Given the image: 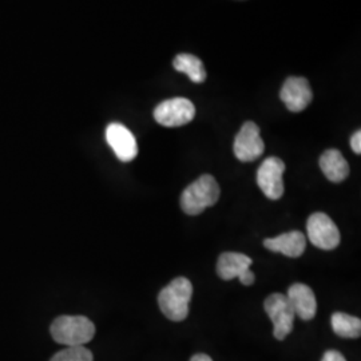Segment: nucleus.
Instances as JSON below:
<instances>
[{"label": "nucleus", "mask_w": 361, "mask_h": 361, "mask_svg": "<svg viewBox=\"0 0 361 361\" xmlns=\"http://www.w3.org/2000/svg\"><path fill=\"white\" fill-rule=\"evenodd\" d=\"M193 296V285L178 277L164 288L158 296V304L162 313L171 322H183L189 314V302Z\"/></svg>", "instance_id": "nucleus-1"}, {"label": "nucleus", "mask_w": 361, "mask_h": 361, "mask_svg": "<svg viewBox=\"0 0 361 361\" xmlns=\"http://www.w3.org/2000/svg\"><path fill=\"white\" fill-rule=\"evenodd\" d=\"M219 193V183L213 176H201L183 190L180 195V207L189 216H198L207 207L217 204Z\"/></svg>", "instance_id": "nucleus-2"}, {"label": "nucleus", "mask_w": 361, "mask_h": 361, "mask_svg": "<svg viewBox=\"0 0 361 361\" xmlns=\"http://www.w3.org/2000/svg\"><path fill=\"white\" fill-rule=\"evenodd\" d=\"M52 338L67 347L87 344L95 335V325L85 316H61L51 324Z\"/></svg>", "instance_id": "nucleus-3"}, {"label": "nucleus", "mask_w": 361, "mask_h": 361, "mask_svg": "<svg viewBox=\"0 0 361 361\" xmlns=\"http://www.w3.org/2000/svg\"><path fill=\"white\" fill-rule=\"evenodd\" d=\"M264 308L273 323V335L277 340H285L293 331L296 316L288 297L281 293H273L265 300Z\"/></svg>", "instance_id": "nucleus-4"}, {"label": "nucleus", "mask_w": 361, "mask_h": 361, "mask_svg": "<svg viewBox=\"0 0 361 361\" xmlns=\"http://www.w3.org/2000/svg\"><path fill=\"white\" fill-rule=\"evenodd\" d=\"M195 116V106L186 98H173L158 104L154 119L165 128H178L192 122Z\"/></svg>", "instance_id": "nucleus-5"}, {"label": "nucleus", "mask_w": 361, "mask_h": 361, "mask_svg": "<svg viewBox=\"0 0 361 361\" xmlns=\"http://www.w3.org/2000/svg\"><path fill=\"white\" fill-rule=\"evenodd\" d=\"M310 243L323 250H334L340 244L341 235L335 222L325 213H313L307 222Z\"/></svg>", "instance_id": "nucleus-6"}, {"label": "nucleus", "mask_w": 361, "mask_h": 361, "mask_svg": "<svg viewBox=\"0 0 361 361\" xmlns=\"http://www.w3.org/2000/svg\"><path fill=\"white\" fill-rule=\"evenodd\" d=\"M285 164L277 157L267 158L257 171L258 188L269 200H280L284 194Z\"/></svg>", "instance_id": "nucleus-7"}, {"label": "nucleus", "mask_w": 361, "mask_h": 361, "mask_svg": "<svg viewBox=\"0 0 361 361\" xmlns=\"http://www.w3.org/2000/svg\"><path fill=\"white\" fill-rule=\"evenodd\" d=\"M265 145L255 122H245L234 140V155L241 162H253L264 154Z\"/></svg>", "instance_id": "nucleus-8"}, {"label": "nucleus", "mask_w": 361, "mask_h": 361, "mask_svg": "<svg viewBox=\"0 0 361 361\" xmlns=\"http://www.w3.org/2000/svg\"><path fill=\"white\" fill-rule=\"evenodd\" d=\"M280 98L286 109L292 113H300L305 110L313 99V92L308 79L301 77L288 78L280 91Z\"/></svg>", "instance_id": "nucleus-9"}, {"label": "nucleus", "mask_w": 361, "mask_h": 361, "mask_svg": "<svg viewBox=\"0 0 361 361\" xmlns=\"http://www.w3.org/2000/svg\"><path fill=\"white\" fill-rule=\"evenodd\" d=\"M106 141L122 162H131L138 155L134 134L122 123H110L106 129Z\"/></svg>", "instance_id": "nucleus-10"}, {"label": "nucleus", "mask_w": 361, "mask_h": 361, "mask_svg": "<svg viewBox=\"0 0 361 361\" xmlns=\"http://www.w3.org/2000/svg\"><path fill=\"white\" fill-rule=\"evenodd\" d=\"M288 300L293 308L295 314L304 322H310L316 316L317 301L313 290L308 285L293 284L288 290Z\"/></svg>", "instance_id": "nucleus-11"}, {"label": "nucleus", "mask_w": 361, "mask_h": 361, "mask_svg": "<svg viewBox=\"0 0 361 361\" xmlns=\"http://www.w3.org/2000/svg\"><path fill=\"white\" fill-rule=\"evenodd\" d=\"M264 246L276 253H281L286 257L297 258L302 256L307 247V237L298 231L284 233L274 238H267Z\"/></svg>", "instance_id": "nucleus-12"}, {"label": "nucleus", "mask_w": 361, "mask_h": 361, "mask_svg": "<svg viewBox=\"0 0 361 361\" xmlns=\"http://www.w3.org/2000/svg\"><path fill=\"white\" fill-rule=\"evenodd\" d=\"M252 262V258L243 253L226 252L219 256L217 273L225 281H231L233 279H240V281H243L246 274L250 271Z\"/></svg>", "instance_id": "nucleus-13"}, {"label": "nucleus", "mask_w": 361, "mask_h": 361, "mask_svg": "<svg viewBox=\"0 0 361 361\" xmlns=\"http://www.w3.org/2000/svg\"><path fill=\"white\" fill-rule=\"evenodd\" d=\"M320 168L331 182L340 183L348 178V162L337 149H329L324 152V154L320 157Z\"/></svg>", "instance_id": "nucleus-14"}, {"label": "nucleus", "mask_w": 361, "mask_h": 361, "mask_svg": "<svg viewBox=\"0 0 361 361\" xmlns=\"http://www.w3.org/2000/svg\"><path fill=\"white\" fill-rule=\"evenodd\" d=\"M173 67L182 74H186L194 83H202L207 80V71L201 59L192 54H180L173 61Z\"/></svg>", "instance_id": "nucleus-15"}, {"label": "nucleus", "mask_w": 361, "mask_h": 361, "mask_svg": "<svg viewBox=\"0 0 361 361\" xmlns=\"http://www.w3.org/2000/svg\"><path fill=\"white\" fill-rule=\"evenodd\" d=\"M336 335L345 338H359L361 336V320L343 312H336L331 319Z\"/></svg>", "instance_id": "nucleus-16"}, {"label": "nucleus", "mask_w": 361, "mask_h": 361, "mask_svg": "<svg viewBox=\"0 0 361 361\" xmlns=\"http://www.w3.org/2000/svg\"><path fill=\"white\" fill-rule=\"evenodd\" d=\"M50 361H92V353L91 350L80 347H67V348L58 352L52 356Z\"/></svg>", "instance_id": "nucleus-17"}, {"label": "nucleus", "mask_w": 361, "mask_h": 361, "mask_svg": "<svg viewBox=\"0 0 361 361\" xmlns=\"http://www.w3.org/2000/svg\"><path fill=\"white\" fill-rule=\"evenodd\" d=\"M350 147L352 150L356 153V154H360L361 153V131L357 130L352 138H350Z\"/></svg>", "instance_id": "nucleus-18"}, {"label": "nucleus", "mask_w": 361, "mask_h": 361, "mask_svg": "<svg viewBox=\"0 0 361 361\" xmlns=\"http://www.w3.org/2000/svg\"><path fill=\"white\" fill-rule=\"evenodd\" d=\"M322 361H347L338 350H328L324 353Z\"/></svg>", "instance_id": "nucleus-19"}, {"label": "nucleus", "mask_w": 361, "mask_h": 361, "mask_svg": "<svg viewBox=\"0 0 361 361\" xmlns=\"http://www.w3.org/2000/svg\"><path fill=\"white\" fill-rule=\"evenodd\" d=\"M190 361H213L210 356L204 355V353H198V355H194L193 357L190 359Z\"/></svg>", "instance_id": "nucleus-20"}]
</instances>
